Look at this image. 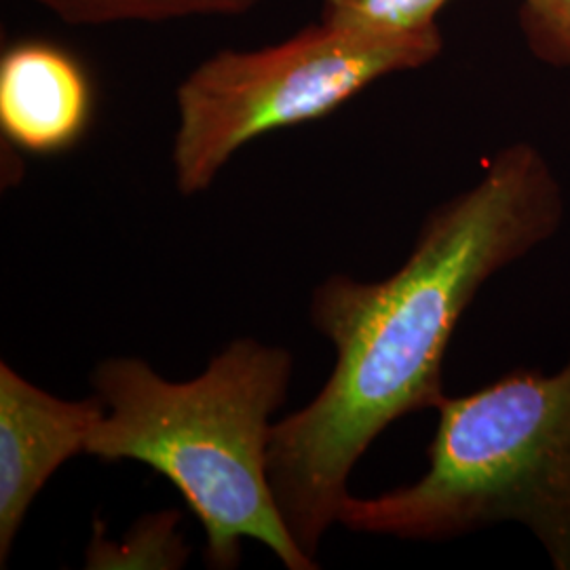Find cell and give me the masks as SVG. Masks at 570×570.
Here are the masks:
<instances>
[{"instance_id":"7","label":"cell","mask_w":570,"mask_h":570,"mask_svg":"<svg viewBox=\"0 0 570 570\" xmlns=\"http://www.w3.org/2000/svg\"><path fill=\"white\" fill-rule=\"evenodd\" d=\"M72 26L239 16L261 0H32Z\"/></svg>"},{"instance_id":"3","label":"cell","mask_w":570,"mask_h":570,"mask_svg":"<svg viewBox=\"0 0 570 570\" xmlns=\"http://www.w3.org/2000/svg\"><path fill=\"white\" fill-rule=\"evenodd\" d=\"M438 412L428 473L379 497L348 494L338 522L428 541L520 522L553 569L570 570V360L551 376L515 370Z\"/></svg>"},{"instance_id":"9","label":"cell","mask_w":570,"mask_h":570,"mask_svg":"<svg viewBox=\"0 0 570 570\" xmlns=\"http://www.w3.org/2000/svg\"><path fill=\"white\" fill-rule=\"evenodd\" d=\"M180 513L167 511L144 518L142 524L134 527L131 534L122 546H102L100 541L91 543L89 569H125V567H146V569H176L186 560V546L176 532V522Z\"/></svg>"},{"instance_id":"5","label":"cell","mask_w":570,"mask_h":570,"mask_svg":"<svg viewBox=\"0 0 570 570\" xmlns=\"http://www.w3.org/2000/svg\"><path fill=\"white\" fill-rule=\"evenodd\" d=\"M106 414L94 393L66 402L0 364V562L7 564L32 501L87 442Z\"/></svg>"},{"instance_id":"2","label":"cell","mask_w":570,"mask_h":570,"mask_svg":"<svg viewBox=\"0 0 570 570\" xmlns=\"http://www.w3.org/2000/svg\"><path fill=\"white\" fill-rule=\"evenodd\" d=\"M292 367L285 348L254 338L230 343L186 383L165 381L136 357L106 360L91 376L106 414L85 452L167 478L204 524L207 567L235 569L242 539H256L285 569L315 570L268 478L271 416L284 406Z\"/></svg>"},{"instance_id":"8","label":"cell","mask_w":570,"mask_h":570,"mask_svg":"<svg viewBox=\"0 0 570 570\" xmlns=\"http://www.w3.org/2000/svg\"><path fill=\"white\" fill-rule=\"evenodd\" d=\"M449 0H324L322 20L379 37L435 32L438 13Z\"/></svg>"},{"instance_id":"1","label":"cell","mask_w":570,"mask_h":570,"mask_svg":"<svg viewBox=\"0 0 570 570\" xmlns=\"http://www.w3.org/2000/svg\"><path fill=\"white\" fill-rule=\"evenodd\" d=\"M562 216V190L543 155L513 144L480 183L429 214L397 273L379 284L332 275L313 292L311 322L332 341L336 366L308 406L273 425L268 444L277 505L313 560L370 444L402 416L449 397L442 362L478 289L548 242Z\"/></svg>"},{"instance_id":"6","label":"cell","mask_w":570,"mask_h":570,"mask_svg":"<svg viewBox=\"0 0 570 570\" xmlns=\"http://www.w3.org/2000/svg\"><path fill=\"white\" fill-rule=\"evenodd\" d=\"M91 87L61 49L28 42L0 61V129L32 155H58L81 140L91 121Z\"/></svg>"},{"instance_id":"4","label":"cell","mask_w":570,"mask_h":570,"mask_svg":"<svg viewBox=\"0 0 570 570\" xmlns=\"http://www.w3.org/2000/svg\"><path fill=\"white\" fill-rule=\"evenodd\" d=\"M442 45L440 30L379 37L322 20L273 47L216 53L176 94L178 190L204 193L245 144L326 117L367 85L435 60Z\"/></svg>"},{"instance_id":"10","label":"cell","mask_w":570,"mask_h":570,"mask_svg":"<svg viewBox=\"0 0 570 570\" xmlns=\"http://www.w3.org/2000/svg\"><path fill=\"white\" fill-rule=\"evenodd\" d=\"M520 26L539 60L570 68V0H522Z\"/></svg>"}]
</instances>
